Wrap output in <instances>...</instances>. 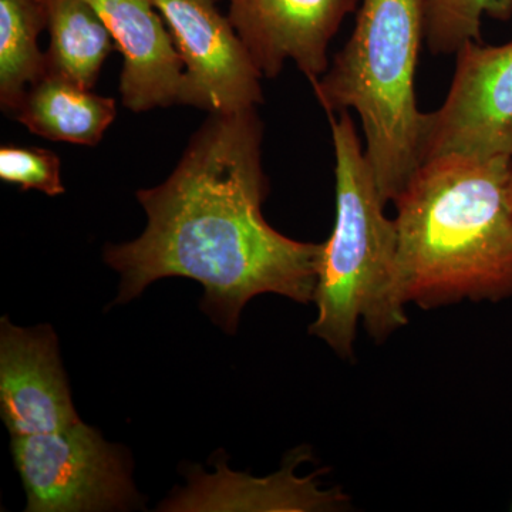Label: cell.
<instances>
[{
  "instance_id": "5",
  "label": "cell",
  "mask_w": 512,
  "mask_h": 512,
  "mask_svg": "<svg viewBox=\"0 0 512 512\" xmlns=\"http://www.w3.org/2000/svg\"><path fill=\"white\" fill-rule=\"evenodd\" d=\"M29 512L126 510L137 500L123 451L83 421L12 439Z\"/></svg>"
},
{
  "instance_id": "1",
  "label": "cell",
  "mask_w": 512,
  "mask_h": 512,
  "mask_svg": "<svg viewBox=\"0 0 512 512\" xmlns=\"http://www.w3.org/2000/svg\"><path fill=\"white\" fill-rule=\"evenodd\" d=\"M262 133L256 109L211 114L170 177L137 192L146 229L104 249L121 278L116 303L158 279H194L204 286L202 311L232 335L242 309L262 293L313 302L323 244L285 237L262 215Z\"/></svg>"
},
{
  "instance_id": "11",
  "label": "cell",
  "mask_w": 512,
  "mask_h": 512,
  "mask_svg": "<svg viewBox=\"0 0 512 512\" xmlns=\"http://www.w3.org/2000/svg\"><path fill=\"white\" fill-rule=\"evenodd\" d=\"M16 120L37 136L52 141L97 146L116 119V101L46 70L26 90Z\"/></svg>"
},
{
  "instance_id": "15",
  "label": "cell",
  "mask_w": 512,
  "mask_h": 512,
  "mask_svg": "<svg viewBox=\"0 0 512 512\" xmlns=\"http://www.w3.org/2000/svg\"><path fill=\"white\" fill-rule=\"evenodd\" d=\"M0 178L25 191L36 190L49 197L64 194L59 157L45 148L2 146Z\"/></svg>"
},
{
  "instance_id": "14",
  "label": "cell",
  "mask_w": 512,
  "mask_h": 512,
  "mask_svg": "<svg viewBox=\"0 0 512 512\" xmlns=\"http://www.w3.org/2000/svg\"><path fill=\"white\" fill-rule=\"evenodd\" d=\"M484 16L507 22L512 0H426L424 42L433 55H456L467 43H483Z\"/></svg>"
},
{
  "instance_id": "3",
  "label": "cell",
  "mask_w": 512,
  "mask_h": 512,
  "mask_svg": "<svg viewBox=\"0 0 512 512\" xmlns=\"http://www.w3.org/2000/svg\"><path fill=\"white\" fill-rule=\"evenodd\" d=\"M426 0H360L352 36L312 82L328 114L355 110L383 200L394 202L423 164L427 113L417 107Z\"/></svg>"
},
{
  "instance_id": "2",
  "label": "cell",
  "mask_w": 512,
  "mask_h": 512,
  "mask_svg": "<svg viewBox=\"0 0 512 512\" xmlns=\"http://www.w3.org/2000/svg\"><path fill=\"white\" fill-rule=\"evenodd\" d=\"M404 306L512 296V158L426 161L394 200Z\"/></svg>"
},
{
  "instance_id": "10",
  "label": "cell",
  "mask_w": 512,
  "mask_h": 512,
  "mask_svg": "<svg viewBox=\"0 0 512 512\" xmlns=\"http://www.w3.org/2000/svg\"><path fill=\"white\" fill-rule=\"evenodd\" d=\"M123 55L120 94L134 113L178 104L184 64L153 0H87Z\"/></svg>"
},
{
  "instance_id": "7",
  "label": "cell",
  "mask_w": 512,
  "mask_h": 512,
  "mask_svg": "<svg viewBox=\"0 0 512 512\" xmlns=\"http://www.w3.org/2000/svg\"><path fill=\"white\" fill-rule=\"evenodd\" d=\"M184 64L178 104L211 114L262 103L261 70L215 0H153Z\"/></svg>"
},
{
  "instance_id": "6",
  "label": "cell",
  "mask_w": 512,
  "mask_h": 512,
  "mask_svg": "<svg viewBox=\"0 0 512 512\" xmlns=\"http://www.w3.org/2000/svg\"><path fill=\"white\" fill-rule=\"evenodd\" d=\"M456 56L446 100L427 113L423 163L443 157L512 158V42H470Z\"/></svg>"
},
{
  "instance_id": "9",
  "label": "cell",
  "mask_w": 512,
  "mask_h": 512,
  "mask_svg": "<svg viewBox=\"0 0 512 512\" xmlns=\"http://www.w3.org/2000/svg\"><path fill=\"white\" fill-rule=\"evenodd\" d=\"M360 0H229L228 18L262 76L275 77L288 60L309 82L329 67L333 36Z\"/></svg>"
},
{
  "instance_id": "12",
  "label": "cell",
  "mask_w": 512,
  "mask_h": 512,
  "mask_svg": "<svg viewBox=\"0 0 512 512\" xmlns=\"http://www.w3.org/2000/svg\"><path fill=\"white\" fill-rule=\"evenodd\" d=\"M50 43L46 70L93 89L116 49L106 23L87 0H43Z\"/></svg>"
},
{
  "instance_id": "13",
  "label": "cell",
  "mask_w": 512,
  "mask_h": 512,
  "mask_svg": "<svg viewBox=\"0 0 512 512\" xmlns=\"http://www.w3.org/2000/svg\"><path fill=\"white\" fill-rule=\"evenodd\" d=\"M45 28L43 0H0V104L8 113L46 72V53L37 45Z\"/></svg>"
},
{
  "instance_id": "8",
  "label": "cell",
  "mask_w": 512,
  "mask_h": 512,
  "mask_svg": "<svg viewBox=\"0 0 512 512\" xmlns=\"http://www.w3.org/2000/svg\"><path fill=\"white\" fill-rule=\"evenodd\" d=\"M0 414L12 439L56 433L79 423L50 326L0 323Z\"/></svg>"
},
{
  "instance_id": "4",
  "label": "cell",
  "mask_w": 512,
  "mask_h": 512,
  "mask_svg": "<svg viewBox=\"0 0 512 512\" xmlns=\"http://www.w3.org/2000/svg\"><path fill=\"white\" fill-rule=\"evenodd\" d=\"M335 148L336 214L323 242L309 332L352 359L357 325L384 342L409 323L396 288L397 227L383 200L348 111L329 114Z\"/></svg>"
}]
</instances>
